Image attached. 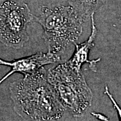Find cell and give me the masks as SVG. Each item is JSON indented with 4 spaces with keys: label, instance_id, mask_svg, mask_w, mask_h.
Wrapping results in <instances>:
<instances>
[{
    "label": "cell",
    "instance_id": "cell-1",
    "mask_svg": "<svg viewBox=\"0 0 121 121\" xmlns=\"http://www.w3.org/2000/svg\"><path fill=\"white\" fill-rule=\"evenodd\" d=\"M13 109L25 121H59L66 109L47 78L44 67L9 86Z\"/></svg>",
    "mask_w": 121,
    "mask_h": 121
},
{
    "label": "cell",
    "instance_id": "cell-8",
    "mask_svg": "<svg viewBox=\"0 0 121 121\" xmlns=\"http://www.w3.org/2000/svg\"><path fill=\"white\" fill-rule=\"evenodd\" d=\"M104 93L108 96V98H109L110 100H111V102L113 104V107H114V108L116 109V112H117L119 120L121 121V108H120V107H119L118 104H117V102H116V100L114 99L113 95L110 93L108 87L107 86H106L105 87V91H104Z\"/></svg>",
    "mask_w": 121,
    "mask_h": 121
},
{
    "label": "cell",
    "instance_id": "cell-4",
    "mask_svg": "<svg viewBox=\"0 0 121 121\" xmlns=\"http://www.w3.org/2000/svg\"><path fill=\"white\" fill-rule=\"evenodd\" d=\"M34 17L22 0H0V43L15 49L23 47L29 39L28 25Z\"/></svg>",
    "mask_w": 121,
    "mask_h": 121
},
{
    "label": "cell",
    "instance_id": "cell-10",
    "mask_svg": "<svg viewBox=\"0 0 121 121\" xmlns=\"http://www.w3.org/2000/svg\"><path fill=\"white\" fill-rule=\"evenodd\" d=\"M118 22H119V25H120V26H121V14H120V16H119Z\"/></svg>",
    "mask_w": 121,
    "mask_h": 121
},
{
    "label": "cell",
    "instance_id": "cell-2",
    "mask_svg": "<svg viewBox=\"0 0 121 121\" xmlns=\"http://www.w3.org/2000/svg\"><path fill=\"white\" fill-rule=\"evenodd\" d=\"M34 21L43 28V39L48 51L59 55L78 40L85 22L69 5L42 6Z\"/></svg>",
    "mask_w": 121,
    "mask_h": 121
},
{
    "label": "cell",
    "instance_id": "cell-5",
    "mask_svg": "<svg viewBox=\"0 0 121 121\" xmlns=\"http://www.w3.org/2000/svg\"><path fill=\"white\" fill-rule=\"evenodd\" d=\"M60 60V55L49 51L47 53L38 52L30 56L9 61L0 58V65L10 67V70L0 79V85L13 73H19L24 76L31 75L45 65L58 62Z\"/></svg>",
    "mask_w": 121,
    "mask_h": 121
},
{
    "label": "cell",
    "instance_id": "cell-6",
    "mask_svg": "<svg viewBox=\"0 0 121 121\" xmlns=\"http://www.w3.org/2000/svg\"><path fill=\"white\" fill-rule=\"evenodd\" d=\"M94 15L91 16V32L88 39L84 43H75V51L71 58L66 62L69 66L78 71H81V67L84 63H88L89 67L94 72L97 71V63L100 60L99 58L96 60H89V55L91 49L95 45V40L98 33V29L95 24Z\"/></svg>",
    "mask_w": 121,
    "mask_h": 121
},
{
    "label": "cell",
    "instance_id": "cell-7",
    "mask_svg": "<svg viewBox=\"0 0 121 121\" xmlns=\"http://www.w3.org/2000/svg\"><path fill=\"white\" fill-rule=\"evenodd\" d=\"M108 0H69V5L85 22L90 19Z\"/></svg>",
    "mask_w": 121,
    "mask_h": 121
},
{
    "label": "cell",
    "instance_id": "cell-3",
    "mask_svg": "<svg viewBox=\"0 0 121 121\" xmlns=\"http://www.w3.org/2000/svg\"><path fill=\"white\" fill-rule=\"evenodd\" d=\"M47 78L66 110L83 117L91 107L93 95L82 71L65 62L47 71Z\"/></svg>",
    "mask_w": 121,
    "mask_h": 121
},
{
    "label": "cell",
    "instance_id": "cell-9",
    "mask_svg": "<svg viewBox=\"0 0 121 121\" xmlns=\"http://www.w3.org/2000/svg\"><path fill=\"white\" fill-rule=\"evenodd\" d=\"M91 114L93 115L94 117H95L96 118H97L99 120L102 121H109V119L108 118L107 116H105V115H103V114L99 113H95V112H92Z\"/></svg>",
    "mask_w": 121,
    "mask_h": 121
}]
</instances>
